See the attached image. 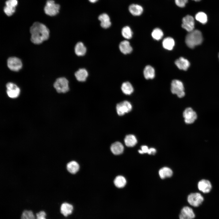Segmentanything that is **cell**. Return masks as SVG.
<instances>
[{"instance_id":"obj_14","label":"cell","mask_w":219,"mask_h":219,"mask_svg":"<svg viewBox=\"0 0 219 219\" xmlns=\"http://www.w3.org/2000/svg\"><path fill=\"white\" fill-rule=\"evenodd\" d=\"M175 64L179 69L184 71L187 70L190 65L189 61L182 57L176 60Z\"/></svg>"},{"instance_id":"obj_18","label":"cell","mask_w":219,"mask_h":219,"mask_svg":"<svg viewBox=\"0 0 219 219\" xmlns=\"http://www.w3.org/2000/svg\"><path fill=\"white\" fill-rule=\"evenodd\" d=\"M77 80L80 82L85 81L87 78L88 73L87 71L85 68H80L77 71L75 74Z\"/></svg>"},{"instance_id":"obj_20","label":"cell","mask_w":219,"mask_h":219,"mask_svg":"<svg viewBox=\"0 0 219 219\" xmlns=\"http://www.w3.org/2000/svg\"><path fill=\"white\" fill-rule=\"evenodd\" d=\"M73 208L72 205L67 203H64L61 206V212L64 216L67 217L72 213Z\"/></svg>"},{"instance_id":"obj_28","label":"cell","mask_w":219,"mask_h":219,"mask_svg":"<svg viewBox=\"0 0 219 219\" xmlns=\"http://www.w3.org/2000/svg\"><path fill=\"white\" fill-rule=\"evenodd\" d=\"M114 183L116 187L119 188H122L124 187L126 185V180L123 176H118L115 179Z\"/></svg>"},{"instance_id":"obj_3","label":"cell","mask_w":219,"mask_h":219,"mask_svg":"<svg viewBox=\"0 0 219 219\" xmlns=\"http://www.w3.org/2000/svg\"><path fill=\"white\" fill-rule=\"evenodd\" d=\"M171 87L172 93L176 94L178 97L181 98L185 96L184 85L180 81L177 79L173 80L171 83Z\"/></svg>"},{"instance_id":"obj_39","label":"cell","mask_w":219,"mask_h":219,"mask_svg":"<svg viewBox=\"0 0 219 219\" xmlns=\"http://www.w3.org/2000/svg\"><path fill=\"white\" fill-rule=\"evenodd\" d=\"M90 2L92 3H95L98 0H89Z\"/></svg>"},{"instance_id":"obj_17","label":"cell","mask_w":219,"mask_h":219,"mask_svg":"<svg viewBox=\"0 0 219 219\" xmlns=\"http://www.w3.org/2000/svg\"><path fill=\"white\" fill-rule=\"evenodd\" d=\"M119 48L120 51L124 54H130L132 50V48L130 43L126 40L122 41L120 43Z\"/></svg>"},{"instance_id":"obj_33","label":"cell","mask_w":219,"mask_h":219,"mask_svg":"<svg viewBox=\"0 0 219 219\" xmlns=\"http://www.w3.org/2000/svg\"><path fill=\"white\" fill-rule=\"evenodd\" d=\"M5 6L11 8H16L18 4L17 0H7L5 2Z\"/></svg>"},{"instance_id":"obj_38","label":"cell","mask_w":219,"mask_h":219,"mask_svg":"<svg viewBox=\"0 0 219 219\" xmlns=\"http://www.w3.org/2000/svg\"><path fill=\"white\" fill-rule=\"evenodd\" d=\"M156 152V149L153 148H149L148 153L149 155H154Z\"/></svg>"},{"instance_id":"obj_37","label":"cell","mask_w":219,"mask_h":219,"mask_svg":"<svg viewBox=\"0 0 219 219\" xmlns=\"http://www.w3.org/2000/svg\"><path fill=\"white\" fill-rule=\"evenodd\" d=\"M149 148L146 145H143L141 147V150L144 153H148Z\"/></svg>"},{"instance_id":"obj_7","label":"cell","mask_w":219,"mask_h":219,"mask_svg":"<svg viewBox=\"0 0 219 219\" xmlns=\"http://www.w3.org/2000/svg\"><path fill=\"white\" fill-rule=\"evenodd\" d=\"M204 200L203 196L199 193H192L187 197L188 203L194 207H198L201 205Z\"/></svg>"},{"instance_id":"obj_32","label":"cell","mask_w":219,"mask_h":219,"mask_svg":"<svg viewBox=\"0 0 219 219\" xmlns=\"http://www.w3.org/2000/svg\"><path fill=\"white\" fill-rule=\"evenodd\" d=\"M21 219H36L33 212L31 210H25L22 214Z\"/></svg>"},{"instance_id":"obj_29","label":"cell","mask_w":219,"mask_h":219,"mask_svg":"<svg viewBox=\"0 0 219 219\" xmlns=\"http://www.w3.org/2000/svg\"><path fill=\"white\" fill-rule=\"evenodd\" d=\"M195 18L196 20L203 24H205L207 21V15L203 12H199L195 15Z\"/></svg>"},{"instance_id":"obj_1","label":"cell","mask_w":219,"mask_h":219,"mask_svg":"<svg viewBox=\"0 0 219 219\" xmlns=\"http://www.w3.org/2000/svg\"><path fill=\"white\" fill-rule=\"evenodd\" d=\"M30 40L36 44H39L48 40L50 36L49 29L44 24L39 22L34 23L30 30Z\"/></svg>"},{"instance_id":"obj_8","label":"cell","mask_w":219,"mask_h":219,"mask_svg":"<svg viewBox=\"0 0 219 219\" xmlns=\"http://www.w3.org/2000/svg\"><path fill=\"white\" fill-rule=\"evenodd\" d=\"M132 109L131 104L129 102L125 100L118 103L116 109L118 115L122 116L131 111Z\"/></svg>"},{"instance_id":"obj_24","label":"cell","mask_w":219,"mask_h":219,"mask_svg":"<svg viewBox=\"0 0 219 219\" xmlns=\"http://www.w3.org/2000/svg\"><path fill=\"white\" fill-rule=\"evenodd\" d=\"M67 169L70 173L75 174L79 170V166L78 163L75 161H71L67 165Z\"/></svg>"},{"instance_id":"obj_26","label":"cell","mask_w":219,"mask_h":219,"mask_svg":"<svg viewBox=\"0 0 219 219\" xmlns=\"http://www.w3.org/2000/svg\"><path fill=\"white\" fill-rule=\"evenodd\" d=\"M121 89L123 92L126 95H130L134 91L132 85L128 82H125L122 83Z\"/></svg>"},{"instance_id":"obj_36","label":"cell","mask_w":219,"mask_h":219,"mask_svg":"<svg viewBox=\"0 0 219 219\" xmlns=\"http://www.w3.org/2000/svg\"><path fill=\"white\" fill-rule=\"evenodd\" d=\"M46 214L43 211H41L36 214V219H46Z\"/></svg>"},{"instance_id":"obj_42","label":"cell","mask_w":219,"mask_h":219,"mask_svg":"<svg viewBox=\"0 0 219 219\" xmlns=\"http://www.w3.org/2000/svg\"><path fill=\"white\" fill-rule=\"evenodd\" d=\"M218 57H219V54H218Z\"/></svg>"},{"instance_id":"obj_16","label":"cell","mask_w":219,"mask_h":219,"mask_svg":"<svg viewBox=\"0 0 219 219\" xmlns=\"http://www.w3.org/2000/svg\"><path fill=\"white\" fill-rule=\"evenodd\" d=\"M112 152L115 155H119L122 154L124 150V147L120 142L116 141L113 143L110 147Z\"/></svg>"},{"instance_id":"obj_21","label":"cell","mask_w":219,"mask_h":219,"mask_svg":"<svg viewBox=\"0 0 219 219\" xmlns=\"http://www.w3.org/2000/svg\"><path fill=\"white\" fill-rule=\"evenodd\" d=\"M75 52L78 56L84 55L86 52V48L82 42L77 43L75 47Z\"/></svg>"},{"instance_id":"obj_15","label":"cell","mask_w":219,"mask_h":219,"mask_svg":"<svg viewBox=\"0 0 219 219\" xmlns=\"http://www.w3.org/2000/svg\"><path fill=\"white\" fill-rule=\"evenodd\" d=\"M98 19L100 21L101 26L105 29L109 28L111 25V22L109 16L106 13H103L99 16Z\"/></svg>"},{"instance_id":"obj_13","label":"cell","mask_w":219,"mask_h":219,"mask_svg":"<svg viewBox=\"0 0 219 219\" xmlns=\"http://www.w3.org/2000/svg\"><path fill=\"white\" fill-rule=\"evenodd\" d=\"M212 187L211 182L207 179H202L199 181L198 183V189L203 193H209L211 190Z\"/></svg>"},{"instance_id":"obj_25","label":"cell","mask_w":219,"mask_h":219,"mask_svg":"<svg viewBox=\"0 0 219 219\" xmlns=\"http://www.w3.org/2000/svg\"><path fill=\"white\" fill-rule=\"evenodd\" d=\"M163 47L167 50L172 49L175 45L174 39L171 37H167L164 39L162 43Z\"/></svg>"},{"instance_id":"obj_11","label":"cell","mask_w":219,"mask_h":219,"mask_svg":"<svg viewBox=\"0 0 219 219\" xmlns=\"http://www.w3.org/2000/svg\"><path fill=\"white\" fill-rule=\"evenodd\" d=\"M194 25V19L192 16L187 15L183 18L182 27L187 31L189 32L193 30Z\"/></svg>"},{"instance_id":"obj_31","label":"cell","mask_w":219,"mask_h":219,"mask_svg":"<svg viewBox=\"0 0 219 219\" xmlns=\"http://www.w3.org/2000/svg\"><path fill=\"white\" fill-rule=\"evenodd\" d=\"M151 35L154 39L158 40L162 38L163 36V33L161 29L156 28L153 30Z\"/></svg>"},{"instance_id":"obj_22","label":"cell","mask_w":219,"mask_h":219,"mask_svg":"<svg viewBox=\"0 0 219 219\" xmlns=\"http://www.w3.org/2000/svg\"><path fill=\"white\" fill-rule=\"evenodd\" d=\"M144 75L147 79L153 78L155 76V71L153 68L150 65L146 66L144 69Z\"/></svg>"},{"instance_id":"obj_10","label":"cell","mask_w":219,"mask_h":219,"mask_svg":"<svg viewBox=\"0 0 219 219\" xmlns=\"http://www.w3.org/2000/svg\"><path fill=\"white\" fill-rule=\"evenodd\" d=\"M6 93L8 96L11 98H16L19 95L20 89L15 83L9 82L6 84Z\"/></svg>"},{"instance_id":"obj_34","label":"cell","mask_w":219,"mask_h":219,"mask_svg":"<svg viewBox=\"0 0 219 219\" xmlns=\"http://www.w3.org/2000/svg\"><path fill=\"white\" fill-rule=\"evenodd\" d=\"M3 10L7 16H10L15 12L16 8H10L5 6Z\"/></svg>"},{"instance_id":"obj_30","label":"cell","mask_w":219,"mask_h":219,"mask_svg":"<svg viewBox=\"0 0 219 219\" xmlns=\"http://www.w3.org/2000/svg\"><path fill=\"white\" fill-rule=\"evenodd\" d=\"M122 36L125 38L129 39L131 38L132 36V32L128 26H125L123 27L121 31Z\"/></svg>"},{"instance_id":"obj_4","label":"cell","mask_w":219,"mask_h":219,"mask_svg":"<svg viewBox=\"0 0 219 219\" xmlns=\"http://www.w3.org/2000/svg\"><path fill=\"white\" fill-rule=\"evenodd\" d=\"M54 87L58 92L66 93L69 90L68 80L64 77L58 78L54 83Z\"/></svg>"},{"instance_id":"obj_19","label":"cell","mask_w":219,"mask_h":219,"mask_svg":"<svg viewBox=\"0 0 219 219\" xmlns=\"http://www.w3.org/2000/svg\"><path fill=\"white\" fill-rule=\"evenodd\" d=\"M130 12L134 16H139L143 12V9L140 5L133 4L130 5L129 7Z\"/></svg>"},{"instance_id":"obj_2","label":"cell","mask_w":219,"mask_h":219,"mask_svg":"<svg viewBox=\"0 0 219 219\" xmlns=\"http://www.w3.org/2000/svg\"><path fill=\"white\" fill-rule=\"evenodd\" d=\"M203 40L201 32L198 30H193L189 32L186 36L185 42L188 47L193 48L196 46L201 44Z\"/></svg>"},{"instance_id":"obj_40","label":"cell","mask_w":219,"mask_h":219,"mask_svg":"<svg viewBox=\"0 0 219 219\" xmlns=\"http://www.w3.org/2000/svg\"><path fill=\"white\" fill-rule=\"evenodd\" d=\"M138 152L139 153L141 154H144L143 152L141 150H138Z\"/></svg>"},{"instance_id":"obj_12","label":"cell","mask_w":219,"mask_h":219,"mask_svg":"<svg viewBox=\"0 0 219 219\" xmlns=\"http://www.w3.org/2000/svg\"><path fill=\"white\" fill-rule=\"evenodd\" d=\"M195 217L193 210L188 206H185L182 208L179 216V219H193Z\"/></svg>"},{"instance_id":"obj_5","label":"cell","mask_w":219,"mask_h":219,"mask_svg":"<svg viewBox=\"0 0 219 219\" xmlns=\"http://www.w3.org/2000/svg\"><path fill=\"white\" fill-rule=\"evenodd\" d=\"M59 5L55 3L53 0H47L44 7L45 13L50 16H54L59 12Z\"/></svg>"},{"instance_id":"obj_23","label":"cell","mask_w":219,"mask_h":219,"mask_svg":"<svg viewBox=\"0 0 219 219\" xmlns=\"http://www.w3.org/2000/svg\"><path fill=\"white\" fill-rule=\"evenodd\" d=\"M124 141L126 146L128 147H132L136 144L137 141L134 135L130 134L126 136Z\"/></svg>"},{"instance_id":"obj_41","label":"cell","mask_w":219,"mask_h":219,"mask_svg":"<svg viewBox=\"0 0 219 219\" xmlns=\"http://www.w3.org/2000/svg\"><path fill=\"white\" fill-rule=\"evenodd\" d=\"M194 0V1H196V2H198V1H200L201 0Z\"/></svg>"},{"instance_id":"obj_27","label":"cell","mask_w":219,"mask_h":219,"mask_svg":"<svg viewBox=\"0 0 219 219\" xmlns=\"http://www.w3.org/2000/svg\"><path fill=\"white\" fill-rule=\"evenodd\" d=\"M159 174L161 179H164L171 176L172 175V172L169 168L164 167L159 170Z\"/></svg>"},{"instance_id":"obj_35","label":"cell","mask_w":219,"mask_h":219,"mask_svg":"<svg viewBox=\"0 0 219 219\" xmlns=\"http://www.w3.org/2000/svg\"><path fill=\"white\" fill-rule=\"evenodd\" d=\"M188 0H175L176 5L179 7L183 8L185 6Z\"/></svg>"},{"instance_id":"obj_6","label":"cell","mask_w":219,"mask_h":219,"mask_svg":"<svg viewBox=\"0 0 219 219\" xmlns=\"http://www.w3.org/2000/svg\"><path fill=\"white\" fill-rule=\"evenodd\" d=\"M7 65L10 70L17 72L22 68L23 63L19 58L16 57H11L7 59Z\"/></svg>"},{"instance_id":"obj_9","label":"cell","mask_w":219,"mask_h":219,"mask_svg":"<svg viewBox=\"0 0 219 219\" xmlns=\"http://www.w3.org/2000/svg\"><path fill=\"white\" fill-rule=\"evenodd\" d=\"M183 116L185 123L188 124L193 123L197 118L196 113L191 107L187 108L185 109Z\"/></svg>"}]
</instances>
